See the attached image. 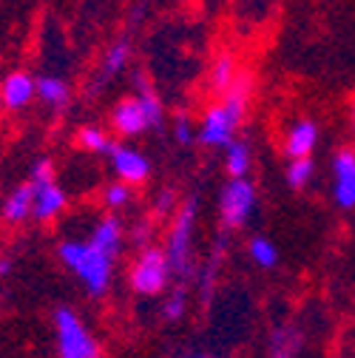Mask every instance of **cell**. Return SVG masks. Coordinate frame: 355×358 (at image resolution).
Instances as JSON below:
<instances>
[{
    "mask_svg": "<svg viewBox=\"0 0 355 358\" xmlns=\"http://www.w3.org/2000/svg\"><path fill=\"white\" fill-rule=\"evenodd\" d=\"M245 108H247V83H233L225 92V100L205 111L196 140L205 148H228L236 140V131L245 120Z\"/></svg>",
    "mask_w": 355,
    "mask_h": 358,
    "instance_id": "obj_1",
    "label": "cell"
},
{
    "mask_svg": "<svg viewBox=\"0 0 355 358\" xmlns=\"http://www.w3.org/2000/svg\"><path fill=\"white\" fill-rule=\"evenodd\" d=\"M57 253H60V262L82 282V287L88 293L106 296V290L111 287V276H114V256L100 250L92 239L88 242L68 239V242L60 245Z\"/></svg>",
    "mask_w": 355,
    "mask_h": 358,
    "instance_id": "obj_2",
    "label": "cell"
},
{
    "mask_svg": "<svg viewBox=\"0 0 355 358\" xmlns=\"http://www.w3.org/2000/svg\"><path fill=\"white\" fill-rule=\"evenodd\" d=\"M196 199L185 202L180 210L173 213V222H171V231H168V259H171V271L173 276H180L182 282H188L194 276V228H196Z\"/></svg>",
    "mask_w": 355,
    "mask_h": 358,
    "instance_id": "obj_3",
    "label": "cell"
},
{
    "mask_svg": "<svg viewBox=\"0 0 355 358\" xmlns=\"http://www.w3.org/2000/svg\"><path fill=\"white\" fill-rule=\"evenodd\" d=\"M55 336H57V352L63 358H97L103 352L94 333L85 327V322L68 307L55 310Z\"/></svg>",
    "mask_w": 355,
    "mask_h": 358,
    "instance_id": "obj_4",
    "label": "cell"
},
{
    "mask_svg": "<svg viewBox=\"0 0 355 358\" xmlns=\"http://www.w3.org/2000/svg\"><path fill=\"white\" fill-rule=\"evenodd\" d=\"M29 182L34 188V205H31V219L37 222H52L57 219L68 199H66V191L57 185V176H55V165L49 159H37L31 165V173H29Z\"/></svg>",
    "mask_w": 355,
    "mask_h": 358,
    "instance_id": "obj_5",
    "label": "cell"
},
{
    "mask_svg": "<svg viewBox=\"0 0 355 358\" xmlns=\"http://www.w3.org/2000/svg\"><path fill=\"white\" fill-rule=\"evenodd\" d=\"M173 271H171V259L162 248H151L145 245L143 253L137 256L134 267H131V287L140 296H159L168 282H171Z\"/></svg>",
    "mask_w": 355,
    "mask_h": 358,
    "instance_id": "obj_6",
    "label": "cell"
},
{
    "mask_svg": "<svg viewBox=\"0 0 355 358\" xmlns=\"http://www.w3.org/2000/svg\"><path fill=\"white\" fill-rule=\"evenodd\" d=\"M256 210V185L247 176H231V182L219 194V216L225 228H245Z\"/></svg>",
    "mask_w": 355,
    "mask_h": 358,
    "instance_id": "obj_7",
    "label": "cell"
},
{
    "mask_svg": "<svg viewBox=\"0 0 355 358\" xmlns=\"http://www.w3.org/2000/svg\"><path fill=\"white\" fill-rule=\"evenodd\" d=\"M108 159H111V168L117 173V179H122V182L128 185H143L145 179L151 176V159L137 151V148H131V145H111L108 151Z\"/></svg>",
    "mask_w": 355,
    "mask_h": 358,
    "instance_id": "obj_8",
    "label": "cell"
},
{
    "mask_svg": "<svg viewBox=\"0 0 355 358\" xmlns=\"http://www.w3.org/2000/svg\"><path fill=\"white\" fill-rule=\"evenodd\" d=\"M333 199L341 210L355 208V148H341L333 157Z\"/></svg>",
    "mask_w": 355,
    "mask_h": 358,
    "instance_id": "obj_9",
    "label": "cell"
},
{
    "mask_svg": "<svg viewBox=\"0 0 355 358\" xmlns=\"http://www.w3.org/2000/svg\"><path fill=\"white\" fill-rule=\"evenodd\" d=\"M111 125H114V131L119 134V137H140V134L151 131V120H148V111H145L140 94L137 97H125V100H119L114 106Z\"/></svg>",
    "mask_w": 355,
    "mask_h": 358,
    "instance_id": "obj_10",
    "label": "cell"
},
{
    "mask_svg": "<svg viewBox=\"0 0 355 358\" xmlns=\"http://www.w3.org/2000/svg\"><path fill=\"white\" fill-rule=\"evenodd\" d=\"M37 97V80L29 71H12L0 83V100L9 111H23Z\"/></svg>",
    "mask_w": 355,
    "mask_h": 358,
    "instance_id": "obj_11",
    "label": "cell"
},
{
    "mask_svg": "<svg viewBox=\"0 0 355 358\" xmlns=\"http://www.w3.org/2000/svg\"><path fill=\"white\" fill-rule=\"evenodd\" d=\"M319 137H321V131H319V125L313 120H298L284 134V154L290 159H296V157H313V151L319 145Z\"/></svg>",
    "mask_w": 355,
    "mask_h": 358,
    "instance_id": "obj_12",
    "label": "cell"
},
{
    "mask_svg": "<svg viewBox=\"0 0 355 358\" xmlns=\"http://www.w3.org/2000/svg\"><path fill=\"white\" fill-rule=\"evenodd\" d=\"M31 205H34V188H31V182H23L0 205V216H3L6 225H23L31 216Z\"/></svg>",
    "mask_w": 355,
    "mask_h": 358,
    "instance_id": "obj_13",
    "label": "cell"
},
{
    "mask_svg": "<svg viewBox=\"0 0 355 358\" xmlns=\"http://www.w3.org/2000/svg\"><path fill=\"white\" fill-rule=\"evenodd\" d=\"M92 242L100 248V250H106L108 256H119L122 253V245H125V236H122V222L117 219V216H103L97 225H94V231H92Z\"/></svg>",
    "mask_w": 355,
    "mask_h": 358,
    "instance_id": "obj_14",
    "label": "cell"
},
{
    "mask_svg": "<svg viewBox=\"0 0 355 358\" xmlns=\"http://www.w3.org/2000/svg\"><path fill=\"white\" fill-rule=\"evenodd\" d=\"M68 97H71V88H68V83L63 77L46 74V77L37 80V100L46 103L49 108H63L68 103Z\"/></svg>",
    "mask_w": 355,
    "mask_h": 358,
    "instance_id": "obj_15",
    "label": "cell"
},
{
    "mask_svg": "<svg viewBox=\"0 0 355 358\" xmlns=\"http://www.w3.org/2000/svg\"><path fill=\"white\" fill-rule=\"evenodd\" d=\"M253 168V148L245 140H233L225 148V171L228 176H247Z\"/></svg>",
    "mask_w": 355,
    "mask_h": 358,
    "instance_id": "obj_16",
    "label": "cell"
},
{
    "mask_svg": "<svg viewBox=\"0 0 355 358\" xmlns=\"http://www.w3.org/2000/svg\"><path fill=\"white\" fill-rule=\"evenodd\" d=\"M131 60V43L128 40H117L114 46H108V52L103 55V63H100V77L108 80L114 74H119Z\"/></svg>",
    "mask_w": 355,
    "mask_h": 358,
    "instance_id": "obj_17",
    "label": "cell"
},
{
    "mask_svg": "<svg viewBox=\"0 0 355 358\" xmlns=\"http://www.w3.org/2000/svg\"><path fill=\"white\" fill-rule=\"evenodd\" d=\"M313 173H316V162L310 159V157H296V159H290V165H287V171H284L287 185H290L293 191L307 188L310 182H313Z\"/></svg>",
    "mask_w": 355,
    "mask_h": 358,
    "instance_id": "obj_18",
    "label": "cell"
},
{
    "mask_svg": "<svg viewBox=\"0 0 355 358\" xmlns=\"http://www.w3.org/2000/svg\"><path fill=\"white\" fill-rule=\"evenodd\" d=\"M236 80H239V74H236V60H233L231 55H222V57H216L213 71H210V85L216 88V92L225 94V92H228V88H231Z\"/></svg>",
    "mask_w": 355,
    "mask_h": 358,
    "instance_id": "obj_19",
    "label": "cell"
},
{
    "mask_svg": "<svg viewBox=\"0 0 355 358\" xmlns=\"http://www.w3.org/2000/svg\"><path fill=\"white\" fill-rule=\"evenodd\" d=\"M247 250H250V259H253L259 267H264V271H273V267L279 264V248H276L270 239L253 236L250 245H247Z\"/></svg>",
    "mask_w": 355,
    "mask_h": 358,
    "instance_id": "obj_20",
    "label": "cell"
},
{
    "mask_svg": "<svg viewBox=\"0 0 355 358\" xmlns=\"http://www.w3.org/2000/svg\"><path fill=\"white\" fill-rule=\"evenodd\" d=\"M77 143L85 148V151H92V154H108L111 151V140H108V134L100 128V125H85L77 131Z\"/></svg>",
    "mask_w": 355,
    "mask_h": 358,
    "instance_id": "obj_21",
    "label": "cell"
},
{
    "mask_svg": "<svg viewBox=\"0 0 355 358\" xmlns=\"http://www.w3.org/2000/svg\"><path fill=\"white\" fill-rule=\"evenodd\" d=\"M185 313H188V293H185V287H176L162 304V316L168 322H180V319H185Z\"/></svg>",
    "mask_w": 355,
    "mask_h": 358,
    "instance_id": "obj_22",
    "label": "cell"
},
{
    "mask_svg": "<svg viewBox=\"0 0 355 358\" xmlns=\"http://www.w3.org/2000/svg\"><path fill=\"white\" fill-rule=\"evenodd\" d=\"M103 202H106V208H111V210H119V208H125L128 202H131V185L128 182H111L106 191H103Z\"/></svg>",
    "mask_w": 355,
    "mask_h": 358,
    "instance_id": "obj_23",
    "label": "cell"
},
{
    "mask_svg": "<svg viewBox=\"0 0 355 358\" xmlns=\"http://www.w3.org/2000/svg\"><path fill=\"white\" fill-rule=\"evenodd\" d=\"M173 140L180 143V145H191L196 140L194 125H191V120L185 114H180V117H176V122H173Z\"/></svg>",
    "mask_w": 355,
    "mask_h": 358,
    "instance_id": "obj_24",
    "label": "cell"
},
{
    "mask_svg": "<svg viewBox=\"0 0 355 358\" xmlns=\"http://www.w3.org/2000/svg\"><path fill=\"white\" fill-rule=\"evenodd\" d=\"M154 208H157V213H162V216L173 213V208H176V194H173V191H159Z\"/></svg>",
    "mask_w": 355,
    "mask_h": 358,
    "instance_id": "obj_25",
    "label": "cell"
},
{
    "mask_svg": "<svg viewBox=\"0 0 355 358\" xmlns=\"http://www.w3.org/2000/svg\"><path fill=\"white\" fill-rule=\"evenodd\" d=\"M148 234H151V228H148V225H137V228H134V242H137L140 248H145Z\"/></svg>",
    "mask_w": 355,
    "mask_h": 358,
    "instance_id": "obj_26",
    "label": "cell"
},
{
    "mask_svg": "<svg viewBox=\"0 0 355 358\" xmlns=\"http://www.w3.org/2000/svg\"><path fill=\"white\" fill-rule=\"evenodd\" d=\"M9 271H12V262L9 259H0V276H9Z\"/></svg>",
    "mask_w": 355,
    "mask_h": 358,
    "instance_id": "obj_27",
    "label": "cell"
},
{
    "mask_svg": "<svg viewBox=\"0 0 355 358\" xmlns=\"http://www.w3.org/2000/svg\"><path fill=\"white\" fill-rule=\"evenodd\" d=\"M349 122H352V131H355V97H352V103H349Z\"/></svg>",
    "mask_w": 355,
    "mask_h": 358,
    "instance_id": "obj_28",
    "label": "cell"
},
{
    "mask_svg": "<svg viewBox=\"0 0 355 358\" xmlns=\"http://www.w3.org/2000/svg\"><path fill=\"white\" fill-rule=\"evenodd\" d=\"M0 108H3V100H0Z\"/></svg>",
    "mask_w": 355,
    "mask_h": 358,
    "instance_id": "obj_29",
    "label": "cell"
}]
</instances>
